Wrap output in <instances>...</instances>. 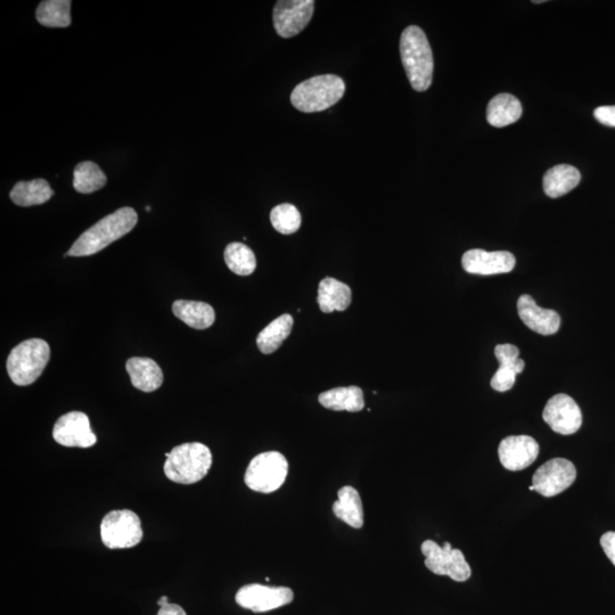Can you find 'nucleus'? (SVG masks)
<instances>
[{"instance_id": "2", "label": "nucleus", "mask_w": 615, "mask_h": 615, "mask_svg": "<svg viewBox=\"0 0 615 615\" xmlns=\"http://www.w3.org/2000/svg\"><path fill=\"white\" fill-rule=\"evenodd\" d=\"M400 55L410 85L416 92L428 90L433 78V54L420 27L410 26L404 30L400 38Z\"/></svg>"}, {"instance_id": "7", "label": "nucleus", "mask_w": 615, "mask_h": 615, "mask_svg": "<svg viewBox=\"0 0 615 615\" xmlns=\"http://www.w3.org/2000/svg\"><path fill=\"white\" fill-rule=\"evenodd\" d=\"M101 537L110 549L133 548L143 539L141 519L130 510L112 511L104 516Z\"/></svg>"}, {"instance_id": "32", "label": "nucleus", "mask_w": 615, "mask_h": 615, "mask_svg": "<svg viewBox=\"0 0 615 615\" xmlns=\"http://www.w3.org/2000/svg\"><path fill=\"white\" fill-rule=\"evenodd\" d=\"M594 116L602 125L615 127V106H601L594 111Z\"/></svg>"}, {"instance_id": "8", "label": "nucleus", "mask_w": 615, "mask_h": 615, "mask_svg": "<svg viewBox=\"0 0 615 615\" xmlns=\"http://www.w3.org/2000/svg\"><path fill=\"white\" fill-rule=\"evenodd\" d=\"M421 551L425 556V567L434 574L447 576L457 582L471 578L472 570L464 554L459 549H453L449 543L441 547L436 541L426 540Z\"/></svg>"}, {"instance_id": "5", "label": "nucleus", "mask_w": 615, "mask_h": 615, "mask_svg": "<svg viewBox=\"0 0 615 615\" xmlns=\"http://www.w3.org/2000/svg\"><path fill=\"white\" fill-rule=\"evenodd\" d=\"M51 358V348L41 339H31L16 346L7 359V372L14 384L27 387L35 383Z\"/></svg>"}, {"instance_id": "34", "label": "nucleus", "mask_w": 615, "mask_h": 615, "mask_svg": "<svg viewBox=\"0 0 615 615\" xmlns=\"http://www.w3.org/2000/svg\"><path fill=\"white\" fill-rule=\"evenodd\" d=\"M158 615H187L182 606L178 604H167L160 608Z\"/></svg>"}, {"instance_id": "6", "label": "nucleus", "mask_w": 615, "mask_h": 615, "mask_svg": "<svg viewBox=\"0 0 615 615\" xmlns=\"http://www.w3.org/2000/svg\"><path fill=\"white\" fill-rule=\"evenodd\" d=\"M289 474V462L278 451H267L250 462L244 475L245 485L251 490L272 494L280 489Z\"/></svg>"}, {"instance_id": "12", "label": "nucleus", "mask_w": 615, "mask_h": 615, "mask_svg": "<svg viewBox=\"0 0 615 615\" xmlns=\"http://www.w3.org/2000/svg\"><path fill=\"white\" fill-rule=\"evenodd\" d=\"M544 421L554 432L571 436L582 425L581 409L568 395L560 393L548 400L543 413Z\"/></svg>"}, {"instance_id": "16", "label": "nucleus", "mask_w": 615, "mask_h": 615, "mask_svg": "<svg viewBox=\"0 0 615 615\" xmlns=\"http://www.w3.org/2000/svg\"><path fill=\"white\" fill-rule=\"evenodd\" d=\"M518 313L524 325L540 335H553L560 330V315L555 310L540 308L528 294L519 298Z\"/></svg>"}, {"instance_id": "27", "label": "nucleus", "mask_w": 615, "mask_h": 615, "mask_svg": "<svg viewBox=\"0 0 615 615\" xmlns=\"http://www.w3.org/2000/svg\"><path fill=\"white\" fill-rule=\"evenodd\" d=\"M106 183H108V178H106L102 169L92 161L81 162L75 169L73 187L78 193L92 194L100 191Z\"/></svg>"}, {"instance_id": "11", "label": "nucleus", "mask_w": 615, "mask_h": 615, "mask_svg": "<svg viewBox=\"0 0 615 615\" xmlns=\"http://www.w3.org/2000/svg\"><path fill=\"white\" fill-rule=\"evenodd\" d=\"M314 0H281L274 8L273 20L277 35L292 38L306 29L313 19Z\"/></svg>"}, {"instance_id": "15", "label": "nucleus", "mask_w": 615, "mask_h": 615, "mask_svg": "<svg viewBox=\"0 0 615 615\" xmlns=\"http://www.w3.org/2000/svg\"><path fill=\"white\" fill-rule=\"evenodd\" d=\"M539 455L538 442L529 436H511L500 442L499 461L506 470L522 471L535 463Z\"/></svg>"}, {"instance_id": "9", "label": "nucleus", "mask_w": 615, "mask_h": 615, "mask_svg": "<svg viewBox=\"0 0 615 615\" xmlns=\"http://www.w3.org/2000/svg\"><path fill=\"white\" fill-rule=\"evenodd\" d=\"M576 479V467L568 459L554 458L533 474L532 486L541 496L551 498L570 488Z\"/></svg>"}, {"instance_id": "35", "label": "nucleus", "mask_w": 615, "mask_h": 615, "mask_svg": "<svg viewBox=\"0 0 615 615\" xmlns=\"http://www.w3.org/2000/svg\"><path fill=\"white\" fill-rule=\"evenodd\" d=\"M169 604V598L167 596H163L160 598L158 605L160 606V608H162V606Z\"/></svg>"}, {"instance_id": "13", "label": "nucleus", "mask_w": 615, "mask_h": 615, "mask_svg": "<svg viewBox=\"0 0 615 615\" xmlns=\"http://www.w3.org/2000/svg\"><path fill=\"white\" fill-rule=\"evenodd\" d=\"M53 438L57 444L70 448H90L97 442L88 416L81 412L61 416L54 425Z\"/></svg>"}, {"instance_id": "30", "label": "nucleus", "mask_w": 615, "mask_h": 615, "mask_svg": "<svg viewBox=\"0 0 615 615\" xmlns=\"http://www.w3.org/2000/svg\"><path fill=\"white\" fill-rule=\"evenodd\" d=\"M526 363L523 359L514 366H499L498 371L492 376L491 388L498 392L510 391L515 384L516 376L523 372Z\"/></svg>"}, {"instance_id": "20", "label": "nucleus", "mask_w": 615, "mask_h": 615, "mask_svg": "<svg viewBox=\"0 0 615 615\" xmlns=\"http://www.w3.org/2000/svg\"><path fill=\"white\" fill-rule=\"evenodd\" d=\"M339 499L333 504V512L348 526L360 529L364 526V508L359 492L350 486L338 492Z\"/></svg>"}, {"instance_id": "28", "label": "nucleus", "mask_w": 615, "mask_h": 615, "mask_svg": "<svg viewBox=\"0 0 615 615\" xmlns=\"http://www.w3.org/2000/svg\"><path fill=\"white\" fill-rule=\"evenodd\" d=\"M226 265L232 272L240 276H249L257 268V259L248 245L231 243L225 250Z\"/></svg>"}, {"instance_id": "26", "label": "nucleus", "mask_w": 615, "mask_h": 615, "mask_svg": "<svg viewBox=\"0 0 615 615\" xmlns=\"http://www.w3.org/2000/svg\"><path fill=\"white\" fill-rule=\"evenodd\" d=\"M70 0H46L37 8V20L48 28H67L71 24Z\"/></svg>"}, {"instance_id": "29", "label": "nucleus", "mask_w": 615, "mask_h": 615, "mask_svg": "<svg viewBox=\"0 0 615 615\" xmlns=\"http://www.w3.org/2000/svg\"><path fill=\"white\" fill-rule=\"evenodd\" d=\"M270 221L278 233L291 235L297 233L301 227V215L294 205L284 203L277 205L270 212Z\"/></svg>"}, {"instance_id": "17", "label": "nucleus", "mask_w": 615, "mask_h": 615, "mask_svg": "<svg viewBox=\"0 0 615 615\" xmlns=\"http://www.w3.org/2000/svg\"><path fill=\"white\" fill-rule=\"evenodd\" d=\"M131 384L143 392H153L160 389L163 383V373L160 366L150 358H130L126 364Z\"/></svg>"}, {"instance_id": "33", "label": "nucleus", "mask_w": 615, "mask_h": 615, "mask_svg": "<svg viewBox=\"0 0 615 615\" xmlns=\"http://www.w3.org/2000/svg\"><path fill=\"white\" fill-rule=\"evenodd\" d=\"M601 546L608 559L615 567V532L610 531L604 533L601 538Z\"/></svg>"}, {"instance_id": "19", "label": "nucleus", "mask_w": 615, "mask_h": 615, "mask_svg": "<svg viewBox=\"0 0 615 615\" xmlns=\"http://www.w3.org/2000/svg\"><path fill=\"white\" fill-rule=\"evenodd\" d=\"M175 316L195 330H207L216 321V313L208 303L177 300L172 306Z\"/></svg>"}, {"instance_id": "36", "label": "nucleus", "mask_w": 615, "mask_h": 615, "mask_svg": "<svg viewBox=\"0 0 615 615\" xmlns=\"http://www.w3.org/2000/svg\"><path fill=\"white\" fill-rule=\"evenodd\" d=\"M529 490L533 491V490H535V487L530 486V487H529Z\"/></svg>"}, {"instance_id": "14", "label": "nucleus", "mask_w": 615, "mask_h": 615, "mask_svg": "<svg viewBox=\"0 0 615 615\" xmlns=\"http://www.w3.org/2000/svg\"><path fill=\"white\" fill-rule=\"evenodd\" d=\"M515 264V257L507 251L487 252L473 249L465 252L462 258L465 272L473 275L490 276L511 273Z\"/></svg>"}, {"instance_id": "10", "label": "nucleus", "mask_w": 615, "mask_h": 615, "mask_svg": "<svg viewBox=\"0 0 615 615\" xmlns=\"http://www.w3.org/2000/svg\"><path fill=\"white\" fill-rule=\"evenodd\" d=\"M293 590L287 587H269L251 584L242 587L235 596L241 608L254 613H265L292 603Z\"/></svg>"}, {"instance_id": "21", "label": "nucleus", "mask_w": 615, "mask_h": 615, "mask_svg": "<svg viewBox=\"0 0 615 615\" xmlns=\"http://www.w3.org/2000/svg\"><path fill=\"white\" fill-rule=\"evenodd\" d=\"M580 180L581 175L577 168L569 164H559L546 172L543 182L544 192L549 198H561L574 190Z\"/></svg>"}, {"instance_id": "31", "label": "nucleus", "mask_w": 615, "mask_h": 615, "mask_svg": "<svg viewBox=\"0 0 615 615\" xmlns=\"http://www.w3.org/2000/svg\"><path fill=\"white\" fill-rule=\"evenodd\" d=\"M495 356L499 366H514L519 362L520 350L513 344H499L495 348Z\"/></svg>"}, {"instance_id": "4", "label": "nucleus", "mask_w": 615, "mask_h": 615, "mask_svg": "<svg viewBox=\"0 0 615 615\" xmlns=\"http://www.w3.org/2000/svg\"><path fill=\"white\" fill-rule=\"evenodd\" d=\"M346 93L342 78L324 75L310 78L294 88L291 103L303 113L323 112L338 103Z\"/></svg>"}, {"instance_id": "25", "label": "nucleus", "mask_w": 615, "mask_h": 615, "mask_svg": "<svg viewBox=\"0 0 615 615\" xmlns=\"http://www.w3.org/2000/svg\"><path fill=\"white\" fill-rule=\"evenodd\" d=\"M54 191L45 179L20 182L13 187L11 200L19 207H32L44 204L52 199Z\"/></svg>"}, {"instance_id": "3", "label": "nucleus", "mask_w": 615, "mask_h": 615, "mask_svg": "<svg viewBox=\"0 0 615 615\" xmlns=\"http://www.w3.org/2000/svg\"><path fill=\"white\" fill-rule=\"evenodd\" d=\"M166 477L180 485H193L207 477L212 465L211 450L200 442L175 447L166 454Z\"/></svg>"}, {"instance_id": "18", "label": "nucleus", "mask_w": 615, "mask_h": 615, "mask_svg": "<svg viewBox=\"0 0 615 615\" xmlns=\"http://www.w3.org/2000/svg\"><path fill=\"white\" fill-rule=\"evenodd\" d=\"M352 299L351 289L347 284L339 282L332 277H326L319 284L318 305L325 314L333 311H344L350 306Z\"/></svg>"}, {"instance_id": "24", "label": "nucleus", "mask_w": 615, "mask_h": 615, "mask_svg": "<svg viewBox=\"0 0 615 615\" xmlns=\"http://www.w3.org/2000/svg\"><path fill=\"white\" fill-rule=\"evenodd\" d=\"M293 324V317L285 314L276 318L274 322L264 328L257 339L258 348L262 354H274L277 349H280L283 342L289 338Z\"/></svg>"}, {"instance_id": "22", "label": "nucleus", "mask_w": 615, "mask_h": 615, "mask_svg": "<svg viewBox=\"0 0 615 615\" xmlns=\"http://www.w3.org/2000/svg\"><path fill=\"white\" fill-rule=\"evenodd\" d=\"M522 116V105L511 94H499L492 98L487 108V120L491 126L503 128L512 125Z\"/></svg>"}, {"instance_id": "23", "label": "nucleus", "mask_w": 615, "mask_h": 615, "mask_svg": "<svg viewBox=\"0 0 615 615\" xmlns=\"http://www.w3.org/2000/svg\"><path fill=\"white\" fill-rule=\"evenodd\" d=\"M319 404L335 412L347 410L350 413H357L365 406L363 390L358 387L335 388L323 392L318 398Z\"/></svg>"}, {"instance_id": "1", "label": "nucleus", "mask_w": 615, "mask_h": 615, "mask_svg": "<svg viewBox=\"0 0 615 615\" xmlns=\"http://www.w3.org/2000/svg\"><path fill=\"white\" fill-rule=\"evenodd\" d=\"M137 221V212L133 208H121L90 227L67 254L70 257L93 256L133 231Z\"/></svg>"}]
</instances>
